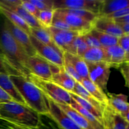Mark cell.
Here are the masks:
<instances>
[{
  "label": "cell",
  "mask_w": 129,
  "mask_h": 129,
  "mask_svg": "<svg viewBox=\"0 0 129 129\" xmlns=\"http://www.w3.org/2000/svg\"><path fill=\"white\" fill-rule=\"evenodd\" d=\"M0 50L10 64L23 76L27 77L31 74L28 63V55L13 37L1 15H0Z\"/></svg>",
  "instance_id": "1"
},
{
  "label": "cell",
  "mask_w": 129,
  "mask_h": 129,
  "mask_svg": "<svg viewBox=\"0 0 129 129\" xmlns=\"http://www.w3.org/2000/svg\"><path fill=\"white\" fill-rule=\"evenodd\" d=\"M10 78L28 107L40 115L49 114L46 98L34 83L23 76H10Z\"/></svg>",
  "instance_id": "2"
},
{
  "label": "cell",
  "mask_w": 129,
  "mask_h": 129,
  "mask_svg": "<svg viewBox=\"0 0 129 129\" xmlns=\"http://www.w3.org/2000/svg\"><path fill=\"white\" fill-rule=\"evenodd\" d=\"M0 120L23 127L37 128L40 115L27 105L13 101L0 104Z\"/></svg>",
  "instance_id": "3"
},
{
  "label": "cell",
  "mask_w": 129,
  "mask_h": 129,
  "mask_svg": "<svg viewBox=\"0 0 129 129\" xmlns=\"http://www.w3.org/2000/svg\"><path fill=\"white\" fill-rule=\"evenodd\" d=\"M26 78L35 84L42 93L55 103L58 104L69 105L71 102L69 92L57 85L51 81H47L30 74Z\"/></svg>",
  "instance_id": "4"
},
{
  "label": "cell",
  "mask_w": 129,
  "mask_h": 129,
  "mask_svg": "<svg viewBox=\"0 0 129 129\" xmlns=\"http://www.w3.org/2000/svg\"><path fill=\"white\" fill-rule=\"evenodd\" d=\"M28 63L31 74L47 81H51L52 74L62 68L49 62L38 54L29 57Z\"/></svg>",
  "instance_id": "5"
},
{
  "label": "cell",
  "mask_w": 129,
  "mask_h": 129,
  "mask_svg": "<svg viewBox=\"0 0 129 129\" xmlns=\"http://www.w3.org/2000/svg\"><path fill=\"white\" fill-rule=\"evenodd\" d=\"M88 78L103 91L107 89V83L110 74V67L106 62H86Z\"/></svg>",
  "instance_id": "6"
},
{
  "label": "cell",
  "mask_w": 129,
  "mask_h": 129,
  "mask_svg": "<svg viewBox=\"0 0 129 129\" xmlns=\"http://www.w3.org/2000/svg\"><path fill=\"white\" fill-rule=\"evenodd\" d=\"M54 10L74 9L91 11L98 15L103 0H53Z\"/></svg>",
  "instance_id": "7"
},
{
  "label": "cell",
  "mask_w": 129,
  "mask_h": 129,
  "mask_svg": "<svg viewBox=\"0 0 129 129\" xmlns=\"http://www.w3.org/2000/svg\"><path fill=\"white\" fill-rule=\"evenodd\" d=\"M30 39L38 55L54 65L59 68H63V52L52 47L42 44L31 35H30Z\"/></svg>",
  "instance_id": "8"
},
{
  "label": "cell",
  "mask_w": 129,
  "mask_h": 129,
  "mask_svg": "<svg viewBox=\"0 0 129 129\" xmlns=\"http://www.w3.org/2000/svg\"><path fill=\"white\" fill-rule=\"evenodd\" d=\"M45 96L49 106V114L46 116L49 117L59 128L60 129H81L55 102L47 96L45 95Z\"/></svg>",
  "instance_id": "9"
},
{
  "label": "cell",
  "mask_w": 129,
  "mask_h": 129,
  "mask_svg": "<svg viewBox=\"0 0 129 129\" xmlns=\"http://www.w3.org/2000/svg\"><path fill=\"white\" fill-rule=\"evenodd\" d=\"M54 17L58 18L66 23L74 31L81 35L88 33L93 29V23L80 17L67 13L59 10H54Z\"/></svg>",
  "instance_id": "10"
},
{
  "label": "cell",
  "mask_w": 129,
  "mask_h": 129,
  "mask_svg": "<svg viewBox=\"0 0 129 129\" xmlns=\"http://www.w3.org/2000/svg\"><path fill=\"white\" fill-rule=\"evenodd\" d=\"M22 0H0V6L10 10L21 17L31 28L43 27L37 19L29 14L21 6Z\"/></svg>",
  "instance_id": "11"
},
{
  "label": "cell",
  "mask_w": 129,
  "mask_h": 129,
  "mask_svg": "<svg viewBox=\"0 0 129 129\" xmlns=\"http://www.w3.org/2000/svg\"><path fill=\"white\" fill-rule=\"evenodd\" d=\"M47 29L50 34L54 44L63 53L68 52L73 40L80 34L76 31L60 30L52 26Z\"/></svg>",
  "instance_id": "12"
},
{
  "label": "cell",
  "mask_w": 129,
  "mask_h": 129,
  "mask_svg": "<svg viewBox=\"0 0 129 129\" xmlns=\"http://www.w3.org/2000/svg\"><path fill=\"white\" fill-rule=\"evenodd\" d=\"M3 18L5 24H6L10 32L11 33L13 37L17 42L18 44L21 47V48L23 49L24 51L26 53L28 57H31L37 54L35 51V49H34V46L31 44V41H30V35L26 34L25 31L20 29V28L17 27L13 23H11L9 20H8L4 16Z\"/></svg>",
  "instance_id": "13"
},
{
  "label": "cell",
  "mask_w": 129,
  "mask_h": 129,
  "mask_svg": "<svg viewBox=\"0 0 129 129\" xmlns=\"http://www.w3.org/2000/svg\"><path fill=\"white\" fill-rule=\"evenodd\" d=\"M102 124L104 129H127L129 125V123L108 105L104 107L102 112Z\"/></svg>",
  "instance_id": "14"
},
{
  "label": "cell",
  "mask_w": 129,
  "mask_h": 129,
  "mask_svg": "<svg viewBox=\"0 0 129 129\" xmlns=\"http://www.w3.org/2000/svg\"><path fill=\"white\" fill-rule=\"evenodd\" d=\"M105 61L111 68L119 69L123 64L129 62V55L118 45L105 48Z\"/></svg>",
  "instance_id": "15"
},
{
  "label": "cell",
  "mask_w": 129,
  "mask_h": 129,
  "mask_svg": "<svg viewBox=\"0 0 129 129\" xmlns=\"http://www.w3.org/2000/svg\"><path fill=\"white\" fill-rule=\"evenodd\" d=\"M107 95L108 100V105L129 123V104L127 102V96L114 93H108Z\"/></svg>",
  "instance_id": "16"
},
{
  "label": "cell",
  "mask_w": 129,
  "mask_h": 129,
  "mask_svg": "<svg viewBox=\"0 0 129 129\" xmlns=\"http://www.w3.org/2000/svg\"><path fill=\"white\" fill-rule=\"evenodd\" d=\"M93 29L109 34L117 38H119L124 35L120 28L113 20L99 16L93 22Z\"/></svg>",
  "instance_id": "17"
},
{
  "label": "cell",
  "mask_w": 129,
  "mask_h": 129,
  "mask_svg": "<svg viewBox=\"0 0 129 129\" xmlns=\"http://www.w3.org/2000/svg\"><path fill=\"white\" fill-rule=\"evenodd\" d=\"M51 81L68 92H73L76 83V81L64 71L63 68H60L57 72L52 74Z\"/></svg>",
  "instance_id": "18"
},
{
  "label": "cell",
  "mask_w": 129,
  "mask_h": 129,
  "mask_svg": "<svg viewBox=\"0 0 129 129\" xmlns=\"http://www.w3.org/2000/svg\"><path fill=\"white\" fill-rule=\"evenodd\" d=\"M0 88L8 94L13 98L14 102L26 105L18 91L10 79V76L0 73Z\"/></svg>",
  "instance_id": "19"
},
{
  "label": "cell",
  "mask_w": 129,
  "mask_h": 129,
  "mask_svg": "<svg viewBox=\"0 0 129 129\" xmlns=\"http://www.w3.org/2000/svg\"><path fill=\"white\" fill-rule=\"evenodd\" d=\"M129 8L128 0H103L98 16L104 17L118 10Z\"/></svg>",
  "instance_id": "20"
},
{
  "label": "cell",
  "mask_w": 129,
  "mask_h": 129,
  "mask_svg": "<svg viewBox=\"0 0 129 129\" xmlns=\"http://www.w3.org/2000/svg\"><path fill=\"white\" fill-rule=\"evenodd\" d=\"M63 56L70 62L81 80L88 78V67L86 62L79 55H73L68 52L63 53Z\"/></svg>",
  "instance_id": "21"
},
{
  "label": "cell",
  "mask_w": 129,
  "mask_h": 129,
  "mask_svg": "<svg viewBox=\"0 0 129 129\" xmlns=\"http://www.w3.org/2000/svg\"><path fill=\"white\" fill-rule=\"evenodd\" d=\"M58 107L64 111L81 129H94L91 125L76 110L69 105H62L56 103Z\"/></svg>",
  "instance_id": "22"
},
{
  "label": "cell",
  "mask_w": 129,
  "mask_h": 129,
  "mask_svg": "<svg viewBox=\"0 0 129 129\" xmlns=\"http://www.w3.org/2000/svg\"><path fill=\"white\" fill-rule=\"evenodd\" d=\"M81 84L89 92L91 95L96 100L102 105L106 106L108 105V96L98 86L93 83L89 78L82 79Z\"/></svg>",
  "instance_id": "23"
},
{
  "label": "cell",
  "mask_w": 129,
  "mask_h": 129,
  "mask_svg": "<svg viewBox=\"0 0 129 129\" xmlns=\"http://www.w3.org/2000/svg\"><path fill=\"white\" fill-rule=\"evenodd\" d=\"M0 15H3L14 25L20 28L28 35H30L31 28L21 17H20L16 13L12 12L8 9L0 6Z\"/></svg>",
  "instance_id": "24"
},
{
  "label": "cell",
  "mask_w": 129,
  "mask_h": 129,
  "mask_svg": "<svg viewBox=\"0 0 129 129\" xmlns=\"http://www.w3.org/2000/svg\"><path fill=\"white\" fill-rule=\"evenodd\" d=\"M71 93H74V94H77L79 96H80L81 98H83V100H84L85 101L88 102V103H90L91 105L93 106L94 108H96L98 110H99L100 112H103V110L104 108V107L105 106H103L100 103L98 102L96 99H94L91 95L90 93L84 88V87L82 86V84H81L79 82H76V83L75 87H74V89H73V92Z\"/></svg>",
  "instance_id": "25"
},
{
  "label": "cell",
  "mask_w": 129,
  "mask_h": 129,
  "mask_svg": "<svg viewBox=\"0 0 129 129\" xmlns=\"http://www.w3.org/2000/svg\"><path fill=\"white\" fill-rule=\"evenodd\" d=\"M30 35H32L34 38H35L37 40H39L42 44L60 50L54 44L50 34L46 28L40 27L37 28H31L30 29Z\"/></svg>",
  "instance_id": "26"
},
{
  "label": "cell",
  "mask_w": 129,
  "mask_h": 129,
  "mask_svg": "<svg viewBox=\"0 0 129 129\" xmlns=\"http://www.w3.org/2000/svg\"><path fill=\"white\" fill-rule=\"evenodd\" d=\"M81 57L86 62H98L105 61V51L102 47L88 48Z\"/></svg>",
  "instance_id": "27"
},
{
  "label": "cell",
  "mask_w": 129,
  "mask_h": 129,
  "mask_svg": "<svg viewBox=\"0 0 129 129\" xmlns=\"http://www.w3.org/2000/svg\"><path fill=\"white\" fill-rule=\"evenodd\" d=\"M70 106L72 108L77 111L78 113H80L94 129H104L102 123L96 118L95 117L91 114L88 111L85 110L82 107H81L76 102L71 98V102Z\"/></svg>",
  "instance_id": "28"
},
{
  "label": "cell",
  "mask_w": 129,
  "mask_h": 129,
  "mask_svg": "<svg viewBox=\"0 0 129 129\" xmlns=\"http://www.w3.org/2000/svg\"><path fill=\"white\" fill-rule=\"evenodd\" d=\"M48 118H49V121H45L44 119H42V116L40 115V123H39L38 127H37V128H30V127H23V126L9 123V122L3 120H1V122H2L3 124L4 125H5L6 127L10 129H60L49 117H48Z\"/></svg>",
  "instance_id": "29"
},
{
  "label": "cell",
  "mask_w": 129,
  "mask_h": 129,
  "mask_svg": "<svg viewBox=\"0 0 129 129\" xmlns=\"http://www.w3.org/2000/svg\"><path fill=\"white\" fill-rule=\"evenodd\" d=\"M90 32L94 37L96 38V39L100 44L101 46L103 49L117 45L118 38L112 36L109 34H105V33L97 31L94 29H92Z\"/></svg>",
  "instance_id": "30"
},
{
  "label": "cell",
  "mask_w": 129,
  "mask_h": 129,
  "mask_svg": "<svg viewBox=\"0 0 129 129\" xmlns=\"http://www.w3.org/2000/svg\"><path fill=\"white\" fill-rule=\"evenodd\" d=\"M88 48L89 47L86 44L83 35L79 34L73 40L68 53L81 57Z\"/></svg>",
  "instance_id": "31"
},
{
  "label": "cell",
  "mask_w": 129,
  "mask_h": 129,
  "mask_svg": "<svg viewBox=\"0 0 129 129\" xmlns=\"http://www.w3.org/2000/svg\"><path fill=\"white\" fill-rule=\"evenodd\" d=\"M69 94H70L71 98H73L75 102H76L85 110L88 111L89 113H90L94 117H95L102 123V112H100L96 108H94L92 105H91L90 103L83 100V98H81L80 96H79L77 94L71 93V92H69Z\"/></svg>",
  "instance_id": "32"
},
{
  "label": "cell",
  "mask_w": 129,
  "mask_h": 129,
  "mask_svg": "<svg viewBox=\"0 0 129 129\" xmlns=\"http://www.w3.org/2000/svg\"><path fill=\"white\" fill-rule=\"evenodd\" d=\"M59 10L81 18L84 19L89 22L92 23H93L96 19L98 17V15L97 14L89 11H86V10H74V9H60Z\"/></svg>",
  "instance_id": "33"
},
{
  "label": "cell",
  "mask_w": 129,
  "mask_h": 129,
  "mask_svg": "<svg viewBox=\"0 0 129 129\" xmlns=\"http://www.w3.org/2000/svg\"><path fill=\"white\" fill-rule=\"evenodd\" d=\"M0 73L8 76H23L8 60L0 50Z\"/></svg>",
  "instance_id": "34"
},
{
  "label": "cell",
  "mask_w": 129,
  "mask_h": 129,
  "mask_svg": "<svg viewBox=\"0 0 129 129\" xmlns=\"http://www.w3.org/2000/svg\"><path fill=\"white\" fill-rule=\"evenodd\" d=\"M54 10H44L40 11L37 20L43 27L47 28L52 26L54 18Z\"/></svg>",
  "instance_id": "35"
},
{
  "label": "cell",
  "mask_w": 129,
  "mask_h": 129,
  "mask_svg": "<svg viewBox=\"0 0 129 129\" xmlns=\"http://www.w3.org/2000/svg\"><path fill=\"white\" fill-rule=\"evenodd\" d=\"M39 11L54 10L53 0H28Z\"/></svg>",
  "instance_id": "36"
},
{
  "label": "cell",
  "mask_w": 129,
  "mask_h": 129,
  "mask_svg": "<svg viewBox=\"0 0 129 129\" xmlns=\"http://www.w3.org/2000/svg\"><path fill=\"white\" fill-rule=\"evenodd\" d=\"M63 58H64V65H63V68H64V71L71 77L72 78L74 79L76 82H79V83H81V79L79 78V76L78 75V74L76 72L75 69H74V68L73 67L72 64H71L70 62L68 60L66 57H64L63 56Z\"/></svg>",
  "instance_id": "37"
},
{
  "label": "cell",
  "mask_w": 129,
  "mask_h": 129,
  "mask_svg": "<svg viewBox=\"0 0 129 129\" xmlns=\"http://www.w3.org/2000/svg\"><path fill=\"white\" fill-rule=\"evenodd\" d=\"M83 38H84V41H85L86 44H87V45H88V47L89 48L102 47L101 46L100 42H98V40L96 39V38L94 37L91 34L90 31L83 34Z\"/></svg>",
  "instance_id": "38"
},
{
  "label": "cell",
  "mask_w": 129,
  "mask_h": 129,
  "mask_svg": "<svg viewBox=\"0 0 129 129\" xmlns=\"http://www.w3.org/2000/svg\"><path fill=\"white\" fill-rule=\"evenodd\" d=\"M21 6L29 14L32 15L37 19L38 18L40 11L38 10L37 8L34 5H32L28 0H24V1L22 0Z\"/></svg>",
  "instance_id": "39"
},
{
  "label": "cell",
  "mask_w": 129,
  "mask_h": 129,
  "mask_svg": "<svg viewBox=\"0 0 129 129\" xmlns=\"http://www.w3.org/2000/svg\"><path fill=\"white\" fill-rule=\"evenodd\" d=\"M117 45L129 55V34H124L118 38Z\"/></svg>",
  "instance_id": "40"
},
{
  "label": "cell",
  "mask_w": 129,
  "mask_h": 129,
  "mask_svg": "<svg viewBox=\"0 0 129 129\" xmlns=\"http://www.w3.org/2000/svg\"><path fill=\"white\" fill-rule=\"evenodd\" d=\"M52 26L56 28L60 29V30H69V31H74L72 28H71L68 24L64 22L62 20L58 18L54 17L52 23Z\"/></svg>",
  "instance_id": "41"
},
{
  "label": "cell",
  "mask_w": 129,
  "mask_h": 129,
  "mask_svg": "<svg viewBox=\"0 0 129 129\" xmlns=\"http://www.w3.org/2000/svg\"><path fill=\"white\" fill-rule=\"evenodd\" d=\"M128 15H129V8H126L118 10V11H115V12L113 13L112 14H110L108 15H107V16H104L103 18H106L113 20Z\"/></svg>",
  "instance_id": "42"
},
{
  "label": "cell",
  "mask_w": 129,
  "mask_h": 129,
  "mask_svg": "<svg viewBox=\"0 0 129 129\" xmlns=\"http://www.w3.org/2000/svg\"><path fill=\"white\" fill-rule=\"evenodd\" d=\"M121 74L123 76L125 81V86L128 87L129 86V62L123 64L120 68Z\"/></svg>",
  "instance_id": "43"
},
{
  "label": "cell",
  "mask_w": 129,
  "mask_h": 129,
  "mask_svg": "<svg viewBox=\"0 0 129 129\" xmlns=\"http://www.w3.org/2000/svg\"><path fill=\"white\" fill-rule=\"evenodd\" d=\"M13 101V98L2 88H0V104L8 103Z\"/></svg>",
  "instance_id": "44"
},
{
  "label": "cell",
  "mask_w": 129,
  "mask_h": 129,
  "mask_svg": "<svg viewBox=\"0 0 129 129\" xmlns=\"http://www.w3.org/2000/svg\"><path fill=\"white\" fill-rule=\"evenodd\" d=\"M116 23H129V15L126 16H122V17L118 18L113 20Z\"/></svg>",
  "instance_id": "45"
},
{
  "label": "cell",
  "mask_w": 129,
  "mask_h": 129,
  "mask_svg": "<svg viewBox=\"0 0 129 129\" xmlns=\"http://www.w3.org/2000/svg\"><path fill=\"white\" fill-rule=\"evenodd\" d=\"M0 129H10V128H8V127H6V126L4 125L3 124L2 122H1V120H0Z\"/></svg>",
  "instance_id": "46"
}]
</instances>
